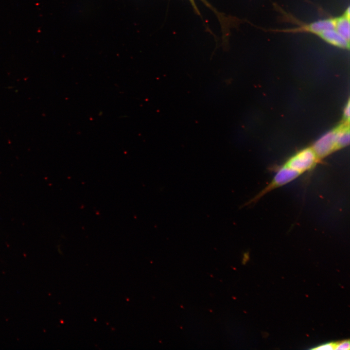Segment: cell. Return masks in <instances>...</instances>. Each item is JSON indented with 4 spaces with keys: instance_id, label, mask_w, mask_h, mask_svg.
Wrapping results in <instances>:
<instances>
[{
    "instance_id": "9c48e42d",
    "label": "cell",
    "mask_w": 350,
    "mask_h": 350,
    "mask_svg": "<svg viewBox=\"0 0 350 350\" xmlns=\"http://www.w3.org/2000/svg\"><path fill=\"white\" fill-rule=\"evenodd\" d=\"M335 343H328L325 344L324 345H322L321 346H319L317 347V348H314L313 349L315 350H334L335 348Z\"/></svg>"
},
{
    "instance_id": "ba28073f",
    "label": "cell",
    "mask_w": 350,
    "mask_h": 350,
    "mask_svg": "<svg viewBox=\"0 0 350 350\" xmlns=\"http://www.w3.org/2000/svg\"><path fill=\"white\" fill-rule=\"evenodd\" d=\"M350 341L345 340L338 343H335L334 350H349Z\"/></svg>"
},
{
    "instance_id": "7a4b0ae2",
    "label": "cell",
    "mask_w": 350,
    "mask_h": 350,
    "mask_svg": "<svg viewBox=\"0 0 350 350\" xmlns=\"http://www.w3.org/2000/svg\"><path fill=\"white\" fill-rule=\"evenodd\" d=\"M337 17L317 20L310 23L299 24V26L292 29L279 30L280 32L288 33H307L319 36L323 32L336 29Z\"/></svg>"
},
{
    "instance_id": "52a82bcc",
    "label": "cell",
    "mask_w": 350,
    "mask_h": 350,
    "mask_svg": "<svg viewBox=\"0 0 350 350\" xmlns=\"http://www.w3.org/2000/svg\"><path fill=\"white\" fill-rule=\"evenodd\" d=\"M334 131L336 143L338 148L344 147L349 143L350 131L349 127L343 126Z\"/></svg>"
},
{
    "instance_id": "5b68a950",
    "label": "cell",
    "mask_w": 350,
    "mask_h": 350,
    "mask_svg": "<svg viewBox=\"0 0 350 350\" xmlns=\"http://www.w3.org/2000/svg\"><path fill=\"white\" fill-rule=\"evenodd\" d=\"M318 37L325 42L341 49H349L350 41L342 37L336 29L325 31Z\"/></svg>"
},
{
    "instance_id": "8992f818",
    "label": "cell",
    "mask_w": 350,
    "mask_h": 350,
    "mask_svg": "<svg viewBox=\"0 0 350 350\" xmlns=\"http://www.w3.org/2000/svg\"><path fill=\"white\" fill-rule=\"evenodd\" d=\"M350 7L343 14L337 17L336 30L345 39L350 41Z\"/></svg>"
},
{
    "instance_id": "3957f363",
    "label": "cell",
    "mask_w": 350,
    "mask_h": 350,
    "mask_svg": "<svg viewBox=\"0 0 350 350\" xmlns=\"http://www.w3.org/2000/svg\"><path fill=\"white\" fill-rule=\"evenodd\" d=\"M300 175L298 172L284 164L277 172L272 181L254 200H256L268 192L290 182Z\"/></svg>"
},
{
    "instance_id": "30bf717a",
    "label": "cell",
    "mask_w": 350,
    "mask_h": 350,
    "mask_svg": "<svg viewBox=\"0 0 350 350\" xmlns=\"http://www.w3.org/2000/svg\"><path fill=\"white\" fill-rule=\"evenodd\" d=\"M344 116L345 118L349 120L350 117V103L349 102H348V104L346 106V107L344 110Z\"/></svg>"
},
{
    "instance_id": "6da1fadb",
    "label": "cell",
    "mask_w": 350,
    "mask_h": 350,
    "mask_svg": "<svg viewBox=\"0 0 350 350\" xmlns=\"http://www.w3.org/2000/svg\"><path fill=\"white\" fill-rule=\"evenodd\" d=\"M318 159L312 148H309L297 153L285 164L301 175L313 168Z\"/></svg>"
},
{
    "instance_id": "277c9868",
    "label": "cell",
    "mask_w": 350,
    "mask_h": 350,
    "mask_svg": "<svg viewBox=\"0 0 350 350\" xmlns=\"http://www.w3.org/2000/svg\"><path fill=\"white\" fill-rule=\"evenodd\" d=\"M312 149L318 158H322L338 149L336 143L335 131L328 132L321 137L314 144Z\"/></svg>"
}]
</instances>
